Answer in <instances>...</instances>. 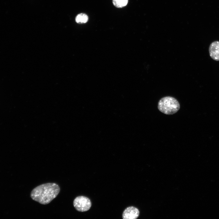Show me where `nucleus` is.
I'll use <instances>...</instances> for the list:
<instances>
[{"label": "nucleus", "instance_id": "obj_1", "mask_svg": "<svg viewBox=\"0 0 219 219\" xmlns=\"http://www.w3.org/2000/svg\"><path fill=\"white\" fill-rule=\"evenodd\" d=\"M59 185L54 183L40 185L33 189L30 196L34 200L42 204H47L55 198L60 191Z\"/></svg>", "mask_w": 219, "mask_h": 219}, {"label": "nucleus", "instance_id": "obj_2", "mask_svg": "<svg viewBox=\"0 0 219 219\" xmlns=\"http://www.w3.org/2000/svg\"><path fill=\"white\" fill-rule=\"evenodd\" d=\"M180 107V104L177 100L171 96H166L161 98L158 103L159 110L167 115H172L176 113Z\"/></svg>", "mask_w": 219, "mask_h": 219}, {"label": "nucleus", "instance_id": "obj_3", "mask_svg": "<svg viewBox=\"0 0 219 219\" xmlns=\"http://www.w3.org/2000/svg\"><path fill=\"white\" fill-rule=\"evenodd\" d=\"M73 203L76 210L80 212L88 211L90 209L92 205L90 200L83 196L76 197L74 200Z\"/></svg>", "mask_w": 219, "mask_h": 219}, {"label": "nucleus", "instance_id": "obj_4", "mask_svg": "<svg viewBox=\"0 0 219 219\" xmlns=\"http://www.w3.org/2000/svg\"><path fill=\"white\" fill-rule=\"evenodd\" d=\"M139 215V211L137 208L134 207H129L123 211L122 217L123 219H136Z\"/></svg>", "mask_w": 219, "mask_h": 219}, {"label": "nucleus", "instance_id": "obj_5", "mask_svg": "<svg viewBox=\"0 0 219 219\" xmlns=\"http://www.w3.org/2000/svg\"><path fill=\"white\" fill-rule=\"evenodd\" d=\"M209 52L211 57L216 61H219V41L212 42L209 47Z\"/></svg>", "mask_w": 219, "mask_h": 219}, {"label": "nucleus", "instance_id": "obj_6", "mask_svg": "<svg viewBox=\"0 0 219 219\" xmlns=\"http://www.w3.org/2000/svg\"><path fill=\"white\" fill-rule=\"evenodd\" d=\"M88 16L85 14L81 13L78 14L76 17L75 20L78 24H83L87 23L88 20Z\"/></svg>", "mask_w": 219, "mask_h": 219}, {"label": "nucleus", "instance_id": "obj_7", "mask_svg": "<svg viewBox=\"0 0 219 219\" xmlns=\"http://www.w3.org/2000/svg\"><path fill=\"white\" fill-rule=\"evenodd\" d=\"M114 5L118 8H121L127 5L128 0H113Z\"/></svg>", "mask_w": 219, "mask_h": 219}]
</instances>
